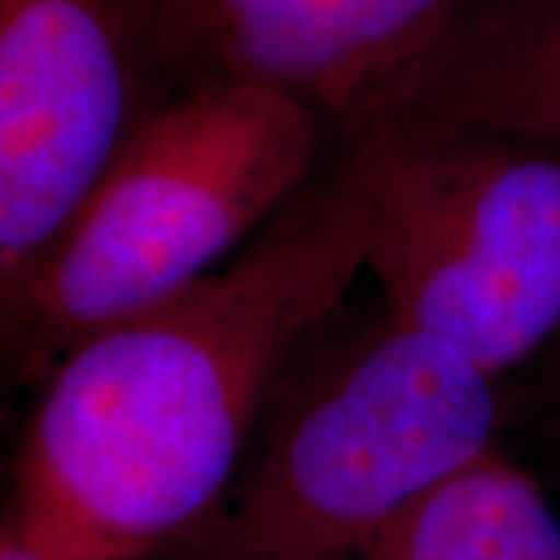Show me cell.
<instances>
[{
  "label": "cell",
  "mask_w": 560,
  "mask_h": 560,
  "mask_svg": "<svg viewBox=\"0 0 560 560\" xmlns=\"http://www.w3.org/2000/svg\"><path fill=\"white\" fill-rule=\"evenodd\" d=\"M371 228V168L352 143L228 268L66 352L25 436L13 511L81 560L190 539L290 355L368 268Z\"/></svg>",
  "instance_id": "1"
},
{
  "label": "cell",
  "mask_w": 560,
  "mask_h": 560,
  "mask_svg": "<svg viewBox=\"0 0 560 560\" xmlns=\"http://www.w3.org/2000/svg\"><path fill=\"white\" fill-rule=\"evenodd\" d=\"M318 150L315 106L275 84L190 81L150 109L47 259L3 296L22 377L172 300L278 215Z\"/></svg>",
  "instance_id": "2"
},
{
  "label": "cell",
  "mask_w": 560,
  "mask_h": 560,
  "mask_svg": "<svg viewBox=\"0 0 560 560\" xmlns=\"http://www.w3.org/2000/svg\"><path fill=\"white\" fill-rule=\"evenodd\" d=\"M495 377L383 315L305 364L228 511L172 560H377L408 511L495 448Z\"/></svg>",
  "instance_id": "3"
},
{
  "label": "cell",
  "mask_w": 560,
  "mask_h": 560,
  "mask_svg": "<svg viewBox=\"0 0 560 560\" xmlns=\"http://www.w3.org/2000/svg\"><path fill=\"white\" fill-rule=\"evenodd\" d=\"M386 315L499 377L560 337V147L433 121L349 131Z\"/></svg>",
  "instance_id": "4"
},
{
  "label": "cell",
  "mask_w": 560,
  "mask_h": 560,
  "mask_svg": "<svg viewBox=\"0 0 560 560\" xmlns=\"http://www.w3.org/2000/svg\"><path fill=\"white\" fill-rule=\"evenodd\" d=\"M153 57L140 0H0V293H13L119 160Z\"/></svg>",
  "instance_id": "5"
},
{
  "label": "cell",
  "mask_w": 560,
  "mask_h": 560,
  "mask_svg": "<svg viewBox=\"0 0 560 560\" xmlns=\"http://www.w3.org/2000/svg\"><path fill=\"white\" fill-rule=\"evenodd\" d=\"M460 0H140L153 60L190 81L275 84L342 128Z\"/></svg>",
  "instance_id": "6"
},
{
  "label": "cell",
  "mask_w": 560,
  "mask_h": 560,
  "mask_svg": "<svg viewBox=\"0 0 560 560\" xmlns=\"http://www.w3.org/2000/svg\"><path fill=\"white\" fill-rule=\"evenodd\" d=\"M433 121L560 147V0H460L346 131Z\"/></svg>",
  "instance_id": "7"
},
{
  "label": "cell",
  "mask_w": 560,
  "mask_h": 560,
  "mask_svg": "<svg viewBox=\"0 0 560 560\" xmlns=\"http://www.w3.org/2000/svg\"><path fill=\"white\" fill-rule=\"evenodd\" d=\"M377 560H560V514L499 448L433 486Z\"/></svg>",
  "instance_id": "8"
},
{
  "label": "cell",
  "mask_w": 560,
  "mask_h": 560,
  "mask_svg": "<svg viewBox=\"0 0 560 560\" xmlns=\"http://www.w3.org/2000/svg\"><path fill=\"white\" fill-rule=\"evenodd\" d=\"M0 560H81L72 551H66L62 545L47 539L40 529H35L28 521H22L16 511H10V517L3 523V536H0Z\"/></svg>",
  "instance_id": "9"
}]
</instances>
